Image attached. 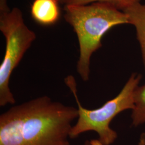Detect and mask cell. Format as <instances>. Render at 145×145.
Masks as SVG:
<instances>
[{
  "mask_svg": "<svg viewBox=\"0 0 145 145\" xmlns=\"http://www.w3.org/2000/svg\"><path fill=\"white\" fill-rule=\"evenodd\" d=\"M139 1L140 0H74L70 4L88 5L96 2H101L113 5L116 8L123 11L129 5Z\"/></svg>",
  "mask_w": 145,
  "mask_h": 145,
  "instance_id": "cell-8",
  "label": "cell"
},
{
  "mask_svg": "<svg viewBox=\"0 0 145 145\" xmlns=\"http://www.w3.org/2000/svg\"><path fill=\"white\" fill-rule=\"evenodd\" d=\"M141 79L140 74H132L115 97L97 109H88L83 107L78 99L75 78L72 75L67 76L65 78V82L72 93L78 110V118L71 130V139H76L84 133L93 131L98 135L97 139L103 145L113 144L118 138V134L110 127L111 123L121 112L133 110L135 93Z\"/></svg>",
  "mask_w": 145,
  "mask_h": 145,
  "instance_id": "cell-3",
  "label": "cell"
},
{
  "mask_svg": "<svg viewBox=\"0 0 145 145\" xmlns=\"http://www.w3.org/2000/svg\"><path fill=\"white\" fill-rule=\"evenodd\" d=\"M57 2L58 0H34L31 5L32 17L42 25L53 24L60 16Z\"/></svg>",
  "mask_w": 145,
  "mask_h": 145,
  "instance_id": "cell-6",
  "label": "cell"
},
{
  "mask_svg": "<svg viewBox=\"0 0 145 145\" xmlns=\"http://www.w3.org/2000/svg\"><path fill=\"white\" fill-rule=\"evenodd\" d=\"M139 145H145V133H142L141 135Z\"/></svg>",
  "mask_w": 145,
  "mask_h": 145,
  "instance_id": "cell-9",
  "label": "cell"
},
{
  "mask_svg": "<svg viewBox=\"0 0 145 145\" xmlns=\"http://www.w3.org/2000/svg\"><path fill=\"white\" fill-rule=\"evenodd\" d=\"M131 120L132 126L135 127L145 124V84L139 86L136 89Z\"/></svg>",
  "mask_w": 145,
  "mask_h": 145,
  "instance_id": "cell-7",
  "label": "cell"
},
{
  "mask_svg": "<svg viewBox=\"0 0 145 145\" xmlns=\"http://www.w3.org/2000/svg\"><path fill=\"white\" fill-rule=\"evenodd\" d=\"M83 145H91V142H90V140H86V141H84V142Z\"/></svg>",
  "mask_w": 145,
  "mask_h": 145,
  "instance_id": "cell-12",
  "label": "cell"
},
{
  "mask_svg": "<svg viewBox=\"0 0 145 145\" xmlns=\"http://www.w3.org/2000/svg\"><path fill=\"white\" fill-rule=\"evenodd\" d=\"M73 1H74V0H59L60 2L65 3L66 5H69V4L71 3Z\"/></svg>",
  "mask_w": 145,
  "mask_h": 145,
  "instance_id": "cell-11",
  "label": "cell"
},
{
  "mask_svg": "<svg viewBox=\"0 0 145 145\" xmlns=\"http://www.w3.org/2000/svg\"><path fill=\"white\" fill-rule=\"evenodd\" d=\"M78 108L42 95L0 115V145H71Z\"/></svg>",
  "mask_w": 145,
  "mask_h": 145,
  "instance_id": "cell-1",
  "label": "cell"
},
{
  "mask_svg": "<svg viewBox=\"0 0 145 145\" xmlns=\"http://www.w3.org/2000/svg\"><path fill=\"white\" fill-rule=\"evenodd\" d=\"M123 11L127 16L129 24L135 26L145 70V4L141 3L140 1H137Z\"/></svg>",
  "mask_w": 145,
  "mask_h": 145,
  "instance_id": "cell-5",
  "label": "cell"
},
{
  "mask_svg": "<svg viewBox=\"0 0 145 145\" xmlns=\"http://www.w3.org/2000/svg\"><path fill=\"white\" fill-rule=\"evenodd\" d=\"M58 1H59V0H58Z\"/></svg>",
  "mask_w": 145,
  "mask_h": 145,
  "instance_id": "cell-13",
  "label": "cell"
},
{
  "mask_svg": "<svg viewBox=\"0 0 145 145\" xmlns=\"http://www.w3.org/2000/svg\"><path fill=\"white\" fill-rule=\"evenodd\" d=\"M90 142L91 145H103L98 139H91Z\"/></svg>",
  "mask_w": 145,
  "mask_h": 145,
  "instance_id": "cell-10",
  "label": "cell"
},
{
  "mask_svg": "<svg viewBox=\"0 0 145 145\" xmlns=\"http://www.w3.org/2000/svg\"><path fill=\"white\" fill-rule=\"evenodd\" d=\"M65 18L78 37L79 57L76 71L82 81L90 75V61L93 53L102 47L104 35L114 26L129 24L123 11L108 3L66 5Z\"/></svg>",
  "mask_w": 145,
  "mask_h": 145,
  "instance_id": "cell-2",
  "label": "cell"
},
{
  "mask_svg": "<svg viewBox=\"0 0 145 145\" xmlns=\"http://www.w3.org/2000/svg\"><path fill=\"white\" fill-rule=\"evenodd\" d=\"M0 31L5 39V56L0 66V106L3 107L16 103L9 87L11 76L36 35L25 23L21 10L10 9L7 0H0Z\"/></svg>",
  "mask_w": 145,
  "mask_h": 145,
  "instance_id": "cell-4",
  "label": "cell"
}]
</instances>
